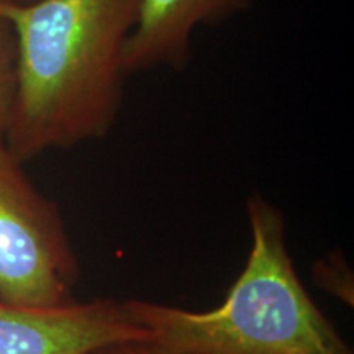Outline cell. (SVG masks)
Returning a JSON list of instances; mask_svg holds the SVG:
<instances>
[{"mask_svg":"<svg viewBox=\"0 0 354 354\" xmlns=\"http://www.w3.org/2000/svg\"><path fill=\"white\" fill-rule=\"evenodd\" d=\"M0 136V302L56 308L74 302L79 259L57 205Z\"/></svg>","mask_w":354,"mask_h":354,"instance_id":"obj_3","label":"cell"},{"mask_svg":"<svg viewBox=\"0 0 354 354\" xmlns=\"http://www.w3.org/2000/svg\"><path fill=\"white\" fill-rule=\"evenodd\" d=\"M246 214L250 256L218 307L125 300L135 322L179 354H353L295 271L282 212L256 192Z\"/></svg>","mask_w":354,"mask_h":354,"instance_id":"obj_2","label":"cell"},{"mask_svg":"<svg viewBox=\"0 0 354 354\" xmlns=\"http://www.w3.org/2000/svg\"><path fill=\"white\" fill-rule=\"evenodd\" d=\"M82 354H179L174 349L167 348L158 339L146 336V338H130L100 344Z\"/></svg>","mask_w":354,"mask_h":354,"instance_id":"obj_8","label":"cell"},{"mask_svg":"<svg viewBox=\"0 0 354 354\" xmlns=\"http://www.w3.org/2000/svg\"><path fill=\"white\" fill-rule=\"evenodd\" d=\"M17 46L12 25L0 13V136L7 130L15 95Z\"/></svg>","mask_w":354,"mask_h":354,"instance_id":"obj_6","label":"cell"},{"mask_svg":"<svg viewBox=\"0 0 354 354\" xmlns=\"http://www.w3.org/2000/svg\"><path fill=\"white\" fill-rule=\"evenodd\" d=\"M315 279L323 289L335 294L336 297L349 300V302L353 300V297L348 295V289L353 290V277L348 271V266L338 256L331 254L328 259L320 261L317 264Z\"/></svg>","mask_w":354,"mask_h":354,"instance_id":"obj_7","label":"cell"},{"mask_svg":"<svg viewBox=\"0 0 354 354\" xmlns=\"http://www.w3.org/2000/svg\"><path fill=\"white\" fill-rule=\"evenodd\" d=\"M8 2H30V0H8Z\"/></svg>","mask_w":354,"mask_h":354,"instance_id":"obj_9","label":"cell"},{"mask_svg":"<svg viewBox=\"0 0 354 354\" xmlns=\"http://www.w3.org/2000/svg\"><path fill=\"white\" fill-rule=\"evenodd\" d=\"M138 10L140 0H0L17 46L3 141L20 162L112 131Z\"/></svg>","mask_w":354,"mask_h":354,"instance_id":"obj_1","label":"cell"},{"mask_svg":"<svg viewBox=\"0 0 354 354\" xmlns=\"http://www.w3.org/2000/svg\"><path fill=\"white\" fill-rule=\"evenodd\" d=\"M146 336L125 300H74L56 308L0 302V354H82L105 343Z\"/></svg>","mask_w":354,"mask_h":354,"instance_id":"obj_4","label":"cell"},{"mask_svg":"<svg viewBox=\"0 0 354 354\" xmlns=\"http://www.w3.org/2000/svg\"><path fill=\"white\" fill-rule=\"evenodd\" d=\"M254 0H140L125 48L127 76L154 69L183 71L192 57L194 35L218 26L253 7Z\"/></svg>","mask_w":354,"mask_h":354,"instance_id":"obj_5","label":"cell"}]
</instances>
